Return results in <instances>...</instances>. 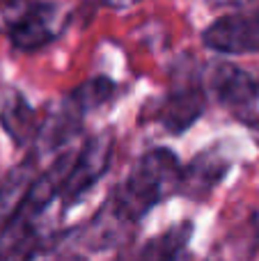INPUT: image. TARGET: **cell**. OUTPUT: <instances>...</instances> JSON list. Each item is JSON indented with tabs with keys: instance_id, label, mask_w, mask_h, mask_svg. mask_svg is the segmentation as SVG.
Returning a JSON list of instances; mask_svg holds the SVG:
<instances>
[{
	"instance_id": "obj_1",
	"label": "cell",
	"mask_w": 259,
	"mask_h": 261,
	"mask_svg": "<svg viewBox=\"0 0 259 261\" xmlns=\"http://www.w3.org/2000/svg\"><path fill=\"white\" fill-rule=\"evenodd\" d=\"M182 170L179 158L170 149H151L142 153L106 204L126 227L138 225L159 202L179 193Z\"/></svg>"
},
{
	"instance_id": "obj_4",
	"label": "cell",
	"mask_w": 259,
	"mask_h": 261,
	"mask_svg": "<svg viewBox=\"0 0 259 261\" xmlns=\"http://www.w3.org/2000/svg\"><path fill=\"white\" fill-rule=\"evenodd\" d=\"M7 35L12 46L21 53H35L44 48L60 35L58 7L55 5H23L9 23Z\"/></svg>"
},
{
	"instance_id": "obj_13",
	"label": "cell",
	"mask_w": 259,
	"mask_h": 261,
	"mask_svg": "<svg viewBox=\"0 0 259 261\" xmlns=\"http://www.w3.org/2000/svg\"><path fill=\"white\" fill-rule=\"evenodd\" d=\"M113 261H138V250H131V252H122L117 259Z\"/></svg>"
},
{
	"instance_id": "obj_11",
	"label": "cell",
	"mask_w": 259,
	"mask_h": 261,
	"mask_svg": "<svg viewBox=\"0 0 259 261\" xmlns=\"http://www.w3.org/2000/svg\"><path fill=\"white\" fill-rule=\"evenodd\" d=\"M32 241H35V220H28L14 213L0 227V261L16 259Z\"/></svg>"
},
{
	"instance_id": "obj_8",
	"label": "cell",
	"mask_w": 259,
	"mask_h": 261,
	"mask_svg": "<svg viewBox=\"0 0 259 261\" xmlns=\"http://www.w3.org/2000/svg\"><path fill=\"white\" fill-rule=\"evenodd\" d=\"M37 174H39L37 153H28L21 163H16L3 176V181H0V227L21 208L32 184H35Z\"/></svg>"
},
{
	"instance_id": "obj_9",
	"label": "cell",
	"mask_w": 259,
	"mask_h": 261,
	"mask_svg": "<svg viewBox=\"0 0 259 261\" xmlns=\"http://www.w3.org/2000/svg\"><path fill=\"white\" fill-rule=\"evenodd\" d=\"M0 124L16 144L30 142L37 135L35 110L25 101V96L16 90H7L0 99Z\"/></svg>"
},
{
	"instance_id": "obj_6",
	"label": "cell",
	"mask_w": 259,
	"mask_h": 261,
	"mask_svg": "<svg viewBox=\"0 0 259 261\" xmlns=\"http://www.w3.org/2000/svg\"><path fill=\"white\" fill-rule=\"evenodd\" d=\"M206 110V94L195 83H184L172 87L159 108V122L163 130L172 135H182L188 130Z\"/></svg>"
},
{
	"instance_id": "obj_3",
	"label": "cell",
	"mask_w": 259,
	"mask_h": 261,
	"mask_svg": "<svg viewBox=\"0 0 259 261\" xmlns=\"http://www.w3.org/2000/svg\"><path fill=\"white\" fill-rule=\"evenodd\" d=\"M206 48L223 55L259 53V9L250 14H225L216 18L204 32Z\"/></svg>"
},
{
	"instance_id": "obj_7",
	"label": "cell",
	"mask_w": 259,
	"mask_h": 261,
	"mask_svg": "<svg viewBox=\"0 0 259 261\" xmlns=\"http://www.w3.org/2000/svg\"><path fill=\"white\" fill-rule=\"evenodd\" d=\"M229 163L223 158L218 149L202 151L182 170V186L179 193L188 195L191 199H204L211 190L218 186V181L225 176Z\"/></svg>"
},
{
	"instance_id": "obj_5",
	"label": "cell",
	"mask_w": 259,
	"mask_h": 261,
	"mask_svg": "<svg viewBox=\"0 0 259 261\" xmlns=\"http://www.w3.org/2000/svg\"><path fill=\"white\" fill-rule=\"evenodd\" d=\"M218 101L234 113H248L259 101V73L234 62H220L211 76Z\"/></svg>"
},
{
	"instance_id": "obj_2",
	"label": "cell",
	"mask_w": 259,
	"mask_h": 261,
	"mask_svg": "<svg viewBox=\"0 0 259 261\" xmlns=\"http://www.w3.org/2000/svg\"><path fill=\"white\" fill-rule=\"evenodd\" d=\"M113 133L110 130H101V133L92 135L81 151L73 156L71 170L67 174V181L62 186V202L67 206L78 204L108 172L110 161H113Z\"/></svg>"
},
{
	"instance_id": "obj_12",
	"label": "cell",
	"mask_w": 259,
	"mask_h": 261,
	"mask_svg": "<svg viewBox=\"0 0 259 261\" xmlns=\"http://www.w3.org/2000/svg\"><path fill=\"white\" fill-rule=\"evenodd\" d=\"M115 92H117V85H115L110 78L106 76H96V78H90V81L81 83L76 90H71L69 99L71 103L81 110L83 115H87L90 110H96L101 106L110 103L115 99Z\"/></svg>"
},
{
	"instance_id": "obj_10",
	"label": "cell",
	"mask_w": 259,
	"mask_h": 261,
	"mask_svg": "<svg viewBox=\"0 0 259 261\" xmlns=\"http://www.w3.org/2000/svg\"><path fill=\"white\" fill-rule=\"evenodd\" d=\"M85 115L71 103V99H62L60 108L55 113L48 115L44 126H39V138L46 144V149H58L60 144H64L67 140L73 138V133H78Z\"/></svg>"
},
{
	"instance_id": "obj_14",
	"label": "cell",
	"mask_w": 259,
	"mask_h": 261,
	"mask_svg": "<svg viewBox=\"0 0 259 261\" xmlns=\"http://www.w3.org/2000/svg\"><path fill=\"white\" fill-rule=\"evenodd\" d=\"M165 261H191V254L186 252V250H179V252H174L170 259H165Z\"/></svg>"
}]
</instances>
